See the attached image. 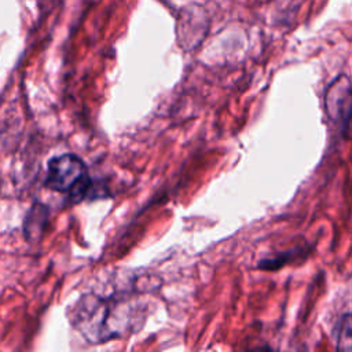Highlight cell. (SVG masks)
Segmentation results:
<instances>
[{
	"instance_id": "6da1fadb",
	"label": "cell",
	"mask_w": 352,
	"mask_h": 352,
	"mask_svg": "<svg viewBox=\"0 0 352 352\" xmlns=\"http://www.w3.org/2000/svg\"><path fill=\"white\" fill-rule=\"evenodd\" d=\"M138 308L126 300L85 296L76 308L74 323L89 342H106L133 327Z\"/></svg>"
},
{
	"instance_id": "7a4b0ae2",
	"label": "cell",
	"mask_w": 352,
	"mask_h": 352,
	"mask_svg": "<svg viewBox=\"0 0 352 352\" xmlns=\"http://www.w3.org/2000/svg\"><path fill=\"white\" fill-rule=\"evenodd\" d=\"M45 186L52 191L69 194L70 198L78 201L88 194L92 182L84 161L76 154L66 153L48 161Z\"/></svg>"
},
{
	"instance_id": "3957f363",
	"label": "cell",
	"mask_w": 352,
	"mask_h": 352,
	"mask_svg": "<svg viewBox=\"0 0 352 352\" xmlns=\"http://www.w3.org/2000/svg\"><path fill=\"white\" fill-rule=\"evenodd\" d=\"M324 109L327 117L344 128L352 118V81L348 76H337L324 94Z\"/></svg>"
},
{
	"instance_id": "277c9868",
	"label": "cell",
	"mask_w": 352,
	"mask_h": 352,
	"mask_svg": "<svg viewBox=\"0 0 352 352\" xmlns=\"http://www.w3.org/2000/svg\"><path fill=\"white\" fill-rule=\"evenodd\" d=\"M48 219V209L47 206L41 204H36L30 208V210L26 214L25 223H23V230L25 234L29 239H37L40 238L41 232L45 228Z\"/></svg>"
},
{
	"instance_id": "5b68a950",
	"label": "cell",
	"mask_w": 352,
	"mask_h": 352,
	"mask_svg": "<svg viewBox=\"0 0 352 352\" xmlns=\"http://www.w3.org/2000/svg\"><path fill=\"white\" fill-rule=\"evenodd\" d=\"M308 253L307 248H293L287 249L286 252H280L272 257H267L258 261V270L264 271H276L289 263L296 261L300 256H305Z\"/></svg>"
},
{
	"instance_id": "8992f818",
	"label": "cell",
	"mask_w": 352,
	"mask_h": 352,
	"mask_svg": "<svg viewBox=\"0 0 352 352\" xmlns=\"http://www.w3.org/2000/svg\"><path fill=\"white\" fill-rule=\"evenodd\" d=\"M338 348L352 349V312L341 316L338 322Z\"/></svg>"
}]
</instances>
